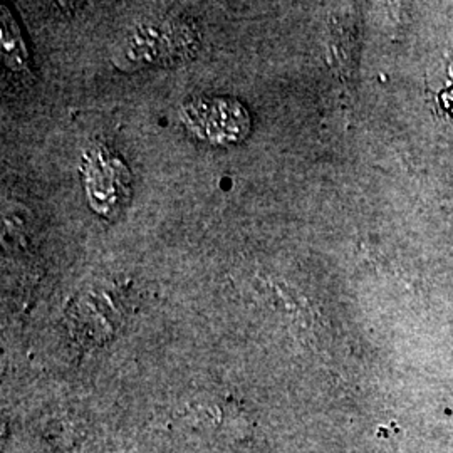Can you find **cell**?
<instances>
[{"label":"cell","mask_w":453,"mask_h":453,"mask_svg":"<svg viewBox=\"0 0 453 453\" xmlns=\"http://www.w3.org/2000/svg\"><path fill=\"white\" fill-rule=\"evenodd\" d=\"M181 121L195 138L211 145L237 143L250 130V116L239 101L198 97L181 110Z\"/></svg>","instance_id":"6da1fadb"},{"label":"cell","mask_w":453,"mask_h":453,"mask_svg":"<svg viewBox=\"0 0 453 453\" xmlns=\"http://www.w3.org/2000/svg\"><path fill=\"white\" fill-rule=\"evenodd\" d=\"M84 175L89 202L99 213L114 215L130 200V170L111 151H93L86 160Z\"/></svg>","instance_id":"7a4b0ae2"},{"label":"cell","mask_w":453,"mask_h":453,"mask_svg":"<svg viewBox=\"0 0 453 453\" xmlns=\"http://www.w3.org/2000/svg\"><path fill=\"white\" fill-rule=\"evenodd\" d=\"M2 44L9 65H24L26 49L22 46V37L19 35V29L5 9H2Z\"/></svg>","instance_id":"3957f363"}]
</instances>
